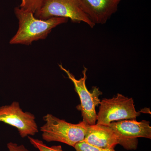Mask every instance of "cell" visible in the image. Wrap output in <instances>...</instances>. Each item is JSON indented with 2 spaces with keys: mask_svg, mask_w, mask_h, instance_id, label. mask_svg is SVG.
<instances>
[{
  "mask_svg": "<svg viewBox=\"0 0 151 151\" xmlns=\"http://www.w3.org/2000/svg\"><path fill=\"white\" fill-rule=\"evenodd\" d=\"M14 12L19 20V28L15 35L10 41L11 44H32L33 42L45 39L52 30L65 23L68 19L52 17L46 20L36 18L34 14L17 7Z\"/></svg>",
  "mask_w": 151,
  "mask_h": 151,
  "instance_id": "obj_1",
  "label": "cell"
},
{
  "mask_svg": "<svg viewBox=\"0 0 151 151\" xmlns=\"http://www.w3.org/2000/svg\"><path fill=\"white\" fill-rule=\"evenodd\" d=\"M27 137L31 144L39 151H64L60 145L48 147L40 140L35 139L31 136H28Z\"/></svg>",
  "mask_w": 151,
  "mask_h": 151,
  "instance_id": "obj_10",
  "label": "cell"
},
{
  "mask_svg": "<svg viewBox=\"0 0 151 151\" xmlns=\"http://www.w3.org/2000/svg\"><path fill=\"white\" fill-rule=\"evenodd\" d=\"M59 66L73 82L75 91L79 96L81 104L78 105L76 108L81 111L83 122L89 125L96 124L97 120L96 108L101 103L99 96L103 93L96 86H93L91 91L87 89L86 84L87 68L84 67L82 71L83 76L80 79H77L69 70L64 68L62 64H59Z\"/></svg>",
  "mask_w": 151,
  "mask_h": 151,
  "instance_id": "obj_4",
  "label": "cell"
},
{
  "mask_svg": "<svg viewBox=\"0 0 151 151\" xmlns=\"http://www.w3.org/2000/svg\"><path fill=\"white\" fill-rule=\"evenodd\" d=\"M34 16L42 20L66 18L73 22H83L91 28L95 26L82 9L79 0H43Z\"/></svg>",
  "mask_w": 151,
  "mask_h": 151,
  "instance_id": "obj_3",
  "label": "cell"
},
{
  "mask_svg": "<svg viewBox=\"0 0 151 151\" xmlns=\"http://www.w3.org/2000/svg\"><path fill=\"white\" fill-rule=\"evenodd\" d=\"M43 119L45 123L40 130L44 140L59 142L73 147L84 141L89 125L83 121L78 124H71L50 114H47Z\"/></svg>",
  "mask_w": 151,
  "mask_h": 151,
  "instance_id": "obj_2",
  "label": "cell"
},
{
  "mask_svg": "<svg viewBox=\"0 0 151 151\" xmlns=\"http://www.w3.org/2000/svg\"><path fill=\"white\" fill-rule=\"evenodd\" d=\"M84 141L92 145L107 149H114L119 143V137L110 126L97 124L88 125Z\"/></svg>",
  "mask_w": 151,
  "mask_h": 151,
  "instance_id": "obj_9",
  "label": "cell"
},
{
  "mask_svg": "<svg viewBox=\"0 0 151 151\" xmlns=\"http://www.w3.org/2000/svg\"><path fill=\"white\" fill-rule=\"evenodd\" d=\"M0 122L16 128L22 138L34 136L39 132L35 115L23 111L17 101L0 107Z\"/></svg>",
  "mask_w": 151,
  "mask_h": 151,
  "instance_id": "obj_7",
  "label": "cell"
},
{
  "mask_svg": "<svg viewBox=\"0 0 151 151\" xmlns=\"http://www.w3.org/2000/svg\"><path fill=\"white\" fill-rule=\"evenodd\" d=\"M108 126L119 137V145L127 150L137 149L138 138L151 139V127L149 121L139 122L136 119H129L111 122Z\"/></svg>",
  "mask_w": 151,
  "mask_h": 151,
  "instance_id": "obj_6",
  "label": "cell"
},
{
  "mask_svg": "<svg viewBox=\"0 0 151 151\" xmlns=\"http://www.w3.org/2000/svg\"><path fill=\"white\" fill-rule=\"evenodd\" d=\"M82 9L94 25L105 24L116 12L122 0H79Z\"/></svg>",
  "mask_w": 151,
  "mask_h": 151,
  "instance_id": "obj_8",
  "label": "cell"
},
{
  "mask_svg": "<svg viewBox=\"0 0 151 151\" xmlns=\"http://www.w3.org/2000/svg\"><path fill=\"white\" fill-rule=\"evenodd\" d=\"M9 151H30L24 145H18L16 143L9 142L7 145Z\"/></svg>",
  "mask_w": 151,
  "mask_h": 151,
  "instance_id": "obj_13",
  "label": "cell"
},
{
  "mask_svg": "<svg viewBox=\"0 0 151 151\" xmlns=\"http://www.w3.org/2000/svg\"><path fill=\"white\" fill-rule=\"evenodd\" d=\"M97 114V124L108 126L111 122L136 119L141 113L136 111L134 100L118 94L111 99H103Z\"/></svg>",
  "mask_w": 151,
  "mask_h": 151,
  "instance_id": "obj_5",
  "label": "cell"
},
{
  "mask_svg": "<svg viewBox=\"0 0 151 151\" xmlns=\"http://www.w3.org/2000/svg\"><path fill=\"white\" fill-rule=\"evenodd\" d=\"M74 148L76 151H116L114 149L103 148L95 147L84 141L77 143Z\"/></svg>",
  "mask_w": 151,
  "mask_h": 151,
  "instance_id": "obj_12",
  "label": "cell"
},
{
  "mask_svg": "<svg viewBox=\"0 0 151 151\" xmlns=\"http://www.w3.org/2000/svg\"><path fill=\"white\" fill-rule=\"evenodd\" d=\"M43 0H22L20 7L34 14L40 7Z\"/></svg>",
  "mask_w": 151,
  "mask_h": 151,
  "instance_id": "obj_11",
  "label": "cell"
}]
</instances>
